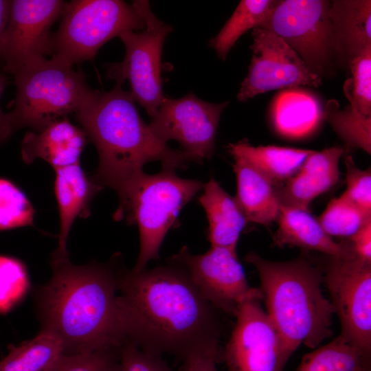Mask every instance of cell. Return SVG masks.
<instances>
[{
  "label": "cell",
  "mask_w": 371,
  "mask_h": 371,
  "mask_svg": "<svg viewBox=\"0 0 371 371\" xmlns=\"http://www.w3.org/2000/svg\"><path fill=\"white\" fill-rule=\"evenodd\" d=\"M120 349L63 354L54 371H120Z\"/></svg>",
  "instance_id": "cell-32"
},
{
  "label": "cell",
  "mask_w": 371,
  "mask_h": 371,
  "mask_svg": "<svg viewBox=\"0 0 371 371\" xmlns=\"http://www.w3.org/2000/svg\"><path fill=\"white\" fill-rule=\"evenodd\" d=\"M334 57L349 62L371 49V1L338 0L330 5Z\"/></svg>",
  "instance_id": "cell-19"
},
{
  "label": "cell",
  "mask_w": 371,
  "mask_h": 371,
  "mask_svg": "<svg viewBox=\"0 0 371 371\" xmlns=\"http://www.w3.org/2000/svg\"><path fill=\"white\" fill-rule=\"evenodd\" d=\"M278 229L273 236L276 246L296 247L324 253L330 257L351 254L346 243H338L322 229L308 211L280 205Z\"/></svg>",
  "instance_id": "cell-20"
},
{
  "label": "cell",
  "mask_w": 371,
  "mask_h": 371,
  "mask_svg": "<svg viewBox=\"0 0 371 371\" xmlns=\"http://www.w3.org/2000/svg\"><path fill=\"white\" fill-rule=\"evenodd\" d=\"M120 371H172L161 356L144 351L131 343L120 349Z\"/></svg>",
  "instance_id": "cell-34"
},
{
  "label": "cell",
  "mask_w": 371,
  "mask_h": 371,
  "mask_svg": "<svg viewBox=\"0 0 371 371\" xmlns=\"http://www.w3.org/2000/svg\"><path fill=\"white\" fill-rule=\"evenodd\" d=\"M144 28L143 17L133 3L73 0L67 2L60 25L52 34L51 54L74 66L92 60L111 38Z\"/></svg>",
  "instance_id": "cell-7"
},
{
  "label": "cell",
  "mask_w": 371,
  "mask_h": 371,
  "mask_svg": "<svg viewBox=\"0 0 371 371\" xmlns=\"http://www.w3.org/2000/svg\"><path fill=\"white\" fill-rule=\"evenodd\" d=\"M267 314L291 355L302 344L315 349L333 335L335 309L323 294V272L307 260L273 261L250 252Z\"/></svg>",
  "instance_id": "cell-4"
},
{
  "label": "cell",
  "mask_w": 371,
  "mask_h": 371,
  "mask_svg": "<svg viewBox=\"0 0 371 371\" xmlns=\"http://www.w3.org/2000/svg\"><path fill=\"white\" fill-rule=\"evenodd\" d=\"M331 258L323 283L340 322L339 336L371 353V262L352 254Z\"/></svg>",
  "instance_id": "cell-10"
},
{
  "label": "cell",
  "mask_w": 371,
  "mask_h": 371,
  "mask_svg": "<svg viewBox=\"0 0 371 371\" xmlns=\"http://www.w3.org/2000/svg\"><path fill=\"white\" fill-rule=\"evenodd\" d=\"M34 214L25 194L10 180L0 178V230L33 225Z\"/></svg>",
  "instance_id": "cell-30"
},
{
  "label": "cell",
  "mask_w": 371,
  "mask_h": 371,
  "mask_svg": "<svg viewBox=\"0 0 371 371\" xmlns=\"http://www.w3.org/2000/svg\"><path fill=\"white\" fill-rule=\"evenodd\" d=\"M51 264L52 276L36 295L41 330L60 341L65 355L120 349L127 341L118 269L53 256Z\"/></svg>",
  "instance_id": "cell-2"
},
{
  "label": "cell",
  "mask_w": 371,
  "mask_h": 371,
  "mask_svg": "<svg viewBox=\"0 0 371 371\" xmlns=\"http://www.w3.org/2000/svg\"><path fill=\"white\" fill-rule=\"evenodd\" d=\"M229 103L206 102L191 92L180 98L164 97L148 127L164 144L178 142L197 162L209 159L214 152L221 115Z\"/></svg>",
  "instance_id": "cell-13"
},
{
  "label": "cell",
  "mask_w": 371,
  "mask_h": 371,
  "mask_svg": "<svg viewBox=\"0 0 371 371\" xmlns=\"http://www.w3.org/2000/svg\"><path fill=\"white\" fill-rule=\"evenodd\" d=\"M117 289L127 343L183 359L199 348L219 342L218 311L180 265L118 269Z\"/></svg>",
  "instance_id": "cell-1"
},
{
  "label": "cell",
  "mask_w": 371,
  "mask_h": 371,
  "mask_svg": "<svg viewBox=\"0 0 371 371\" xmlns=\"http://www.w3.org/2000/svg\"><path fill=\"white\" fill-rule=\"evenodd\" d=\"M122 85L115 83L108 91L93 89L74 114L98 150L99 164L93 179L117 194L144 171L147 163L159 161L162 169L175 171L197 162L188 153L169 147L153 134L131 93Z\"/></svg>",
  "instance_id": "cell-3"
},
{
  "label": "cell",
  "mask_w": 371,
  "mask_h": 371,
  "mask_svg": "<svg viewBox=\"0 0 371 371\" xmlns=\"http://www.w3.org/2000/svg\"><path fill=\"white\" fill-rule=\"evenodd\" d=\"M236 181L234 196L248 223L265 226L276 221L280 203L273 184L238 157H233Z\"/></svg>",
  "instance_id": "cell-22"
},
{
  "label": "cell",
  "mask_w": 371,
  "mask_h": 371,
  "mask_svg": "<svg viewBox=\"0 0 371 371\" xmlns=\"http://www.w3.org/2000/svg\"><path fill=\"white\" fill-rule=\"evenodd\" d=\"M324 117L347 146L371 153V116L357 113L349 105L340 109L337 100H330Z\"/></svg>",
  "instance_id": "cell-27"
},
{
  "label": "cell",
  "mask_w": 371,
  "mask_h": 371,
  "mask_svg": "<svg viewBox=\"0 0 371 371\" xmlns=\"http://www.w3.org/2000/svg\"><path fill=\"white\" fill-rule=\"evenodd\" d=\"M330 5L326 0L277 1L258 27L280 36L322 78L334 58Z\"/></svg>",
  "instance_id": "cell-9"
},
{
  "label": "cell",
  "mask_w": 371,
  "mask_h": 371,
  "mask_svg": "<svg viewBox=\"0 0 371 371\" xmlns=\"http://www.w3.org/2000/svg\"><path fill=\"white\" fill-rule=\"evenodd\" d=\"M203 190L198 201L207 216L211 246L236 251L240 235L248 223L243 211L214 178L204 183Z\"/></svg>",
  "instance_id": "cell-21"
},
{
  "label": "cell",
  "mask_w": 371,
  "mask_h": 371,
  "mask_svg": "<svg viewBox=\"0 0 371 371\" xmlns=\"http://www.w3.org/2000/svg\"><path fill=\"white\" fill-rule=\"evenodd\" d=\"M10 9V1L0 0V40L7 25Z\"/></svg>",
  "instance_id": "cell-38"
},
{
  "label": "cell",
  "mask_w": 371,
  "mask_h": 371,
  "mask_svg": "<svg viewBox=\"0 0 371 371\" xmlns=\"http://www.w3.org/2000/svg\"><path fill=\"white\" fill-rule=\"evenodd\" d=\"M370 354L338 336L304 355L295 371H371Z\"/></svg>",
  "instance_id": "cell-25"
},
{
  "label": "cell",
  "mask_w": 371,
  "mask_h": 371,
  "mask_svg": "<svg viewBox=\"0 0 371 371\" xmlns=\"http://www.w3.org/2000/svg\"><path fill=\"white\" fill-rule=\"evenodd\" d=\"M133 3L143 17L145 28L141 32L128 31L119 36L125 47V56L122 62L108 66L106 76L120 85L128 80L134 100L153 117L164 98L161 53L172 28L156 17L148 1H133Z\"/></svg>",
  "instance_id": "cell-8"
},
{
  "label": "cell",
  "mask_w": 371,
  "mask_h": 371,
  "mask_svg": "<svg viewBox=\"0 0 371 371\" xmlns=\"http://www.w3.org/2000/svg\"><path fill=\"white\" fill-rule=\"evenodd\" d=\"M231 337L221 351L228 371H282L291 356L260 301L239 308Z\"/></svg>",
  "instance_id": "cell-15"
},
{
  "label": "cell",
  "mask_w": 371,
  "mask_h": 371,
  "mask_svg": "<svg viewBox=\"0 0 371 371\" xmlns=\"http://www.w3.org/2000/svg\"><path fill=\"white\" fill-rule=\"evenodd\" d=\"M346 245L357 258L371 262V219L348 238Z\"/></svg>",
  "instance_id": "cell-36"
},
{
  "label": "cell",
  "mask_w": 371,
  "mask_h": 371,
  "mask_svg": "<svg viewBox=\"0 0 371 371\" xmlns=\"http://www.w3.org/2000/svg\"><path fill=\"white\" fill-rule=\"evenodd\" d=\"M203 186L199 180L183 179L175 170L162 169L157 174L142 171L117 194L113 218L137 225L139 232V254L133 270L142 271L150 260L159 258L164 239L180 211Z\"/></svg>",
  "instance_id": "cell-5"
},
{
  "label": "cell",
  "mask_w": 371,
  "mask_h": 371,
  "mask_svg": "<svg viewBox=\"0 0 371 371\" xmlns=\"http://www.w3.org/2000/svg\"><path fill=\"white\" fill-rule=\"evenodd\" d=\"M54 192L60 218L58 247L52 256L69 258L67 241L74 222L90 214V203L102 188L91 175H87L80 164L54 170Z\"/></svg>",
  "instance_id": "cell-18"
},
{
  "label": "cell",
  "mask_w": 371,
  "mask_h": 371,
  "mask_svg": "<svg viewBox=\"0 0 371 371\" xmlns=\"http://www.w3.org/2000/svg\"><path fill=\"white\" fill-rule=\"evenodd\" d=\"M9 84L8 77L0 71V146L5 143L14 133L7 113L1 107V97L5 87Z\"/></svg>",
  "instance_id": "cell-37"
},
{
  "label": "cell",
  "mask_w": 371,
  "mask_h": 371,
  "mask_svg": "<svg viewBox=\"0 0 371 371\" xmlns=\"http://www.w3.org/2000/svg\"><path fill=\"white\" fill-rule=\"evenodd\" d=\"M221 353L218 342L199 348L183 359V371H218L216 364Z\"/></svg>",
  "instance_id": "cell-35"
},
{
  "label": "cell",
  "mask_w": 371,
  "mask_h": 371,
  "mask_svg": "<svg viewBox=\"0 0 371 371\" xmlns=\"http://www.w3.org/2000/svg\"><path fill=\"white\" fill-rule=\"evenodd\" d=\"M346 188L342 193L361 210L371 214V170L361 169L350 155L345 156Z\"/></svg>",
  "instance_id": "cell-33"
},
{
  "label": "cell",
  "mask_w": 371,
  "mask_h": 371,
  "mask_svg": "<svg viewBox=\"0 0 371 371\" xmlns=\"http://www.w3.org/2000/svg\"><path fill=\"white\" fill-rule=\"evenodd\" d=\"M61 0H11L9 19L0 40V63L14 75L52 54L50 29L62 16Z\"/></svg>",
  "instance_id": "cell-12"
},
{
  "label": "cell",
  "mask_w": 371,
  "mask_h": 371,
  "mask_svg": "<svg viewBox=\"0 0 371 371\" xmlns=\"http://www.w3.org/2000/svg\"><path fill=\"white\" fill-rule=\"evenodd\" d=\"M232 157H238L268 179L275 187L295 175L314 151L277 146H254L247 140L228 145Z\"/></svg>",
  "instance_id": "cell-23"
},
{
  "label": "cell",
  "mask_w": 371,
  "mask_h": 371,
  "mask_svg": "<svg viewBox=\"0 0 371 371\" xmlns=\"http://www.w3.org/2000/svg\"><path fill=\"white\" fill-rule=\"evenodd\" d=\"M370 219V214L361 210L343 194L330 200L317 218L324 231L331 238H347Z\"/></svg>",
  "instance_id": "cell-28"
},
{
  "label": "cell",
  "mask_w": 371,
  "mask_h": 371,
  "mask_svg": "<svg viewBox=\"0 0 371 371\" xmlns=\"http://www.w3.org/2000/svg\"><path fill=\"white\" fill-rule=\"evenodd\" d=\"M170 261L185 269L203 297L217 311L236 316L245 302L262 299L260 289L248 283L236 251L211 246L205 254L194 255L183 247Z\"/></svg>",
  "instance_id": "cell-11"
},
{
  "label": "cell",
  "mask_w": 371,
  "mask_h": 371,
  "mask_svg": "<svg viewBox=\"0 0 371 371\" xmlns=\"http://www.w3.org/2000/svg\"><path fill=\"white\" fill-rule=\"evenodd\" d=\"M252 37V58L237 94L239 101L275 89L322 85V78L274 32L256 27Z\"/></svg>",
  "instance_id": "cell-14"
},
{
  "label": "cell",
  "mask_w": 371,
  "mask_h": 371,
  "mask_svg": "<svg viewBox=\"0 0 371 371\" xmlns=\"http://www.w3.org/2000/svg\"><path fill=\"white\" fill-rule=\"evenodd\" d=\"M30 286L25 265L19 259L0 255V313H5L25 295Z\"/></svg>",
  "instance_id": "cell-31"
},
{
  "label": "cell",
  "mask_w": 371,
  "mask_h": 371,
  "mask_svg": "<svg viewBox=\"0 0 371 371\" xmlns=\"http://www.w3.org/2000/svg\"><path fill=\"white\" fill-rule=\"evenodd\" d=\"M277 1L242 0L218 34L209 44L225 60L238 39L247 31L260 27Z\"/></svg>",
  "instance_id": "cell-26"
},
{
  "label": "cell",
  "mask_w": 371,
  "mask_h": 371,
  "mask_svg": "<svg viewBox=\"0 0 371 371\" xmlns=\"http://www.w3.org/2000/svg\"><path fill=\"white\" fill-rule=\"evenodd\" d=\"M344 153L339 146L314 150L295 175L275 187L280 205L308 211L313 199L339 181V162Z\"/></svg>",
  "instance_id": "cell-16"
},
{
  "label": "cell",
  "mask_w": 371,
  "mask_h": 371,
  "mask_svg": "<svg viewBox=\"0 0 371 371\" xmlns=\"http://www.w3.org/2000/svg\"><path fill=\"white\" fill-rule=\"evenodd\" d=\"M63 355L60 341L41 330L33 339L10 346L0 360V371H54Z\"/></svg>",
  "instance_id": "cell-24"
},
{
  "label": "cell",
  "mask_w": 371,
  "mask_h": 371,
  "mask_svg": "<svg viewBox=\"0 0 371 371\" xmlns=\"http://www.w3.org/2000/svg\"><path fill=\"white\" fill-rule=\"evenodd\" d=\"M87 141L83 130L65 117L39 131H27L21 144V155L25 164L41 159L56 170L80 164Z\"/></svg>",
  "instance_id": "cell-17"
},
{
  "label": "cell",
  "mask_w": 371,
  "mask_h": 371,
  "mask_svg": "<svg viewBox=\"0 0 371 371\" xmlns=\"http://www.w3.org/2000/svg\"><path fill=\"white\" fill-rule=\"evenodd\" d=\"M352 76L344 85L350 107L356 113L371 116V49L348 63Z\"/></svg>",
  "instance_id": "cell-29"
},
{
  "label": "cell",
  "mask_w": 371,
  "mask_h": 371,
  "mask_svg": "<svg viewBox=\"0 0 371 371\" xmlns=\"http://www.w3.org/2000/svg\"><path fill=\"white\" fill-rule=\"evenodd\" d=\"M16 96L8 113L13 132L23 128L39 131L76 113L93 91L85 74L52 57L38 60L14 75Z\"/></svg>",
  "instance_id": "cell-6"
}]
</instances>
